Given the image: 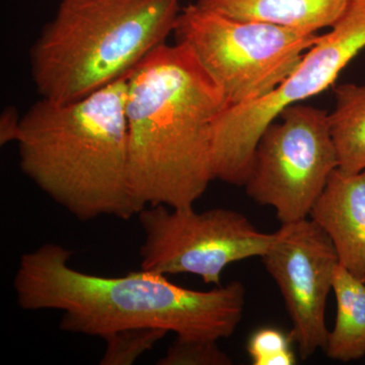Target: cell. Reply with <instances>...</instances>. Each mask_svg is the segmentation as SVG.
Instances as JSON below:
<instances>
[{
    "mask_svg": "<svg viewBox=\"0 0 365 365\" xmlns=\"http://www.w3.org/2000/svg\"><path fill=\"white\" fill-rule=\"evenodd\" d=\"M279 288L292 322L290 336L302 359L324 349L328 339L326 304L339 264L326 232L311 218L281 223L261 257Z\"/></svg>",
    "mask_w": 365,
    "mask_h": 365,
    "instance_id": "9",
    "label": "cell"
},
{
    "mask_svg": "<svg viewBox=\"0 0 365 365\" xmlns=\"http://www.w3.org/2000/svg\"><path fill=\"white\" fill-rule=\"evenodd\" d=\"M127 78L74 102L41 98L21 116V170L83 222L128 220L145 208L129 182Z\"/></svg>",
    "mask_w": 365,
    "mask_h": 365,
    "instance_id": "3",
    "label": "cell"
},
{
    "mask_svg": "<svg viewBox=\"0 0 365 365\" xmlns=\"http://www.w3.org/2000/svg\"><path fill=\"white\" fill-rule=\"evenodd\" d=\"M349 0H197L212 11L245 21L317 32L331 28Z\"/></svg>",
    "mask_w": 365,
    "mask_h": 365,
    "instance_id": "11",
    "label": "cell"
},
{
    "mask_svg": "<svg viewBox=\"0 0 365 365\" xmlns=\"http://www.w3.org/2000/svg\"><path fill=\"white\" fill-rule=\"evenodd\" d=\"M365 49V0H349L344 13L319 36L294 71L270 95L256 102L225 107L212 133L215 179L245 186L264 130L282 110L323 93Z\"/></svg>",
    "mask_w": 365,
    "mask_h": 365,
    "instance_id": "6",
    "label": "cell"
},
{
    "mask_svg": "<svg viewBox=\"0 0 365 365\" xmlns=\"http://www.w3.org/2000/svg\"><path fill=\"white\" fill-rule=\"evenodd\" d=\"M292 336L275 328H263L250 338L247 349L254 365H294L297 359L292 348Z\"/></svg>",
    "mask_w": 365,
    "mask_h": 365,
    "instance_id": "16",
    "label": "cell"
},
{
    "mask_svg": "<svg viewBox=\"0 0 365 365\" xmlns=\"http://www.w3.org/2000/svg\"><path fill=\"white\" fill-rule=\"evenodd\" d=\"M309 217L332 242L339 264L365 282V170H334Z\"/></svg>",
    "mask_w": 365,
    "mask_h": 365,
    "instance_id": "10",
    "label": "cell"
},
{
    "mask_svg": "<svg viewBox=\"0 0 365 365\" xmlns=\"http://www.w3.org/2000/svg\"><path fill=\"white\" fill-rule=\"evenodd\" d=\"M137 216L145 235L141 269L163 275L194 274L206 284L220 285L230 264L263 256L274 237L227 208L197 212L193 206H148Z\"/></svg>",
    "mask_w": 365,
    "mask_h": 365,
    "instance_id": "8",
    "label": "cell"
},
{
    "mask_svg": "<svg viewBox=\"0 0 365 365\" xmlns=\"http://www.w3.org/2000/svg\"><path fill=\"white\" fill-rule=\"evenodd\" d=\"M278 117L259 139L244 187L255 202L275 209L280 222L288 223L309 216L338 158L328 113L299 103Z\"/></svg>",
    "mask_w": 365,
    "mask_h": 365,
    "instance_id": "7",
    "label": "cell"
},
{
    "mask_svg": "<svg viewBox=\"0 0 365 365\" xmlns=\"http://www.w3.org/2000/svg\"><path fill=\"white\" fill-rule=\"evenodd\" d=\"M71 254L60 245H42L21 257L14 280L19 306L62 312L64 332L105 339L125 329L158 328L181 339L218 342L242 322L241 281L198 292L143 269L121 277L91 275L69 265Z\"/></svg>",
    "mask_w": 365,
    "mask_h": 365,
    "instance_id": "1",
    "label": "cell"
},
{
    "mask_svg": "<svg viewBox=\"0 0 365 365\" xmlns=\"http://www.w3.org/2000/svg\"><path fill=\"white\" fill-rule=\"evenodd\" d=\"M160 365H232V360L215 341L176 338Z\"/></svg>",
    "mask_w": 365,
    "mask_h": 365,
    "instance_id": "15",
    "label": "cell"
},
{
    "mask_svg": "<svg viewBox=\"0 0 365 365\" xmlns=\"http://www.w3.org/2000/svg\"><path fill=\"white\" fill-rule=\"evenodd\" d=\"M333 292L337 314L324 350L329 359L337 361L361 359L365 356V282L338 264L334 271Z\"/></svg>",
    "mask_w": 365,
    "mask_h": 365,
    "instance_id": "12",
    "label": "cell"
},
{
    "mask_svg": "<svg viewBox=\"0 0 365 365\" xmlns=\"http://www.w3.org/2000/svg\"><path fill=\"white\" fill-rule=\"evenodd\" d=\"M335 107L329 126L338 158L346 174L365 170V83H345L335 88Z\"/></svg>",
    "mask_w": 365,
    "mask_h": 365,
    "instance_id": "13",
    "label": "cell"
},
{
    "mask_svg": "<svg viewBox=\"0 0 365 365\" xmlns=\"http://www.w3.org/2000/svg\"><path fill=\"white\" fill-rule=\"evenodd\" d=\"M168 331L158 328H132L107 336L102 365H131L165 337Z\"/></svg>",
    "mask_w": 365,
    "mask_h": 365,
    "instance_id": "14",
    "label": "cell"
},
{
    "mask_svg": "<svg viewBox=\"0 0 365 365\" xmlns=\"http://www.w3.org/2000/svg\"><path fill=\"white\" fill-rule=\"evenodd\" d=\"M21 116L16 108L7 107L0 117V144L16 143L21 128Z\"/></svg>",
    "mask_w": 365,
    "mask_h": 365,
    "instance_id": "17",
    "label": "cell"
},
{
    "mask_svg": "<svg viewBox=\"0 0 365 365\" xmlns=\"http://www.w3.org/2000/svg\"><path fill=\"white\" fill-rule=\"evenodd\" d=\"M181 0H60L30 51L41 98L71 103L126 78L174 34Z\"/></svg>",
    "mask_w": 365,
    "mask_h": 365,
    "instance_id": "4",
    "label": "cell"
},
{
    "mask_svg": "<svg viewBox=\"0 0 365 365\" xmlns=\"http://www.w3.org/2000/svg\"><path fill=\"white\" fill-rule=\"evenodd\" d=\"M174 34L222 88L227 107L270 95L319 37L317 32L239 20L197 2L182 9Z\"/></svg>",
    "mask_w": 365,
    "mask_h": 365,
    "instance_id": "5",
    "label": "cell"
},
{
    "mask_svg": "<svg viewBox=\"0 0 365 365\" xmlns=\"http://www.w3.org/2000/svg\"><path fill=\"white\" fill-rule=\"evenodd\" d=\"M227 107L195 53L177 41L158 46L127 78L128 175L144 207H192L215 179L212 133Z\"/></svg>",
    "mask_w": 365,
    "mask_h": 365,
    "instance_id": "2",
    "label": "cell"
}]
</instances>
